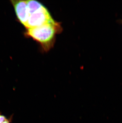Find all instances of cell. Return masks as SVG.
Here are the masks:
<instances>
[{"instance_id":"obj_1","label":"cell","mask_w":122,"mask_h":123,"mask_svg":"<svg viewBox=\"0 0 122 123\" xmlns=\"http://www.w3.org/2000/svg\"><path fill=\"white\" fill-rule=\"evenodd\" d=\"M61 29L60 23L53 20L40 26L27 29L25 35L39 43L44 51H48L54 45L56 36Z\"/></svg>"},{"instance_id":"obj_2","label":"cell","mask_w":122,"mask_h":123,"mask_svg":"<svg viewBox=\"0 0 122 123\" xmlns=\"http://www.w3.org/2000/svg\"><path fill=\"white\" fill-rule=\"evenodd\" d=\"M29 16L26 29L38 27L54 20L47 8L37 1L30 0L28 2Z\"/></svg>"},{"instance_id":"obj_3","label":"cell","mask_w":122,"mask_h":123,"mask_svg":"<svg viewBox=\"0 0 122 123\" xmlns=\"http://www.w3.org/2000/svg\"><path fill=\"white\" fill-rule=\"evenodd\" d=\"M11 2L17 19L25 27L29 16L26 0H12Z\"/></svg>"},{"instance_id":"obj_4","label":"cell","mask_w":122,"mask_h":123,"mask_svg":"<svg viewBox=\"0 0 122 123\" xmlns=\"http://www.w3.org/2000/svg\"><path fill=\"white\" fill-rule=\"evenodd\" d=\"M11 118H8L0 113V123H11Z\"/></svg>"}]
</instances>
